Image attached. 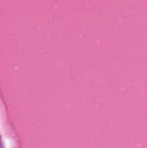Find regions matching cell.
I'll return each instance as SVG.
<instances>
[{"mask_svg":"<svg viewBox=\"0 0 147 148\" xmlns=\"http://www.w3.org/2000/svg\"><path fill=\"white\" fill-rule=\"evenodd\" d=\"M0 148H3V146H2V142H1V138H0Z\"/></svg>","mask_w":147,"mask_h":148,"instance_id":"1","label":"cell"}]
</instances>
